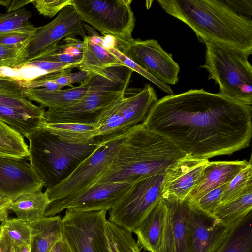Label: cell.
<instances>
[{
    "mask_svg": "<svg viewBox=\"0 0 252 252\" xmlns=\"http://www.w3.org/2000/svg\"><path fill=\"white\" fill-rule=\"evenodd\" d=\"M71 2L72 0H33L32 3L40 14L52 18Z\"/></svg>",
    "mask_w": 252,
    "mask_h": 252,
    "instance_id": "40",
    "label": "cell"
},
{
    "mask_svg": "<svg viewBox=\"0 0 252 252\" xmlns=\"http://www.w3.org/2000/svg\"><path fill=\"white\" fill-rule=\"evenodd\" d=\"M131 0H72L79 17L104 36L119 42L133 39L135 20Z\"/></svg>",
    "mask_w": 252,
    "mask_h": 252,
    "instance_id": "7",
    "label": "cell"
},
{
    "mask_svg": "<svg viewBox=\"0 0 252 252\" xmlns=\"http://www.w3.org/2000/svg\"><path fill=\"white\" fill-rule=\"evenodd\" d=\"M103 36L87 35L84 39L83 56L77 68L92 74H102L108 69L125 66L103 43Z\"/></svg>",
    "mask_w": 252,
    "mask_h": 252,
    "instance_id": "20",
    "label": "cell"
},
{
    "mask_svg": "<svg viewBox=\"0 0 252 252\" xmlns=\"http://www.w3.org/2000/svg\"><path fill=\"white\" fill-rule=\"evenodd\" d=\"M0 153L17 159L28 158L29 155L23 136L0 120Z\"/></svg>",
    "mask_w": 252,
    "mask_h": 252,
    "instance_id": "30",
    "label": "cell"
},
{
    "mask_svg": "<svg viewBox=\"0 0 252 252\" xmlns=\"http://www.w3.org/2000/svg\"><path fill=\"white\" fill-rule=\"evenodd\" d=\"M237 13L251 18L252 15V0H224Z\"/></svg>",
    "mask_w": 252,
    "mask_h": 252,
    "instance_id": "41",
    "label": "cell"
},
{
    "mask_svg": "<svg viewBox=\"0 0 252 252\" xmlns=\"http://www.w3.org/2000/svg\"><path fill=\"white\" fill-rule=\"evenodd\" d=\"M0 226L5 230L13 244H30L31 230L27 222L17 218H7Z\"/></svg>",
    "mask_w": 252,
    "mask_h": 252,
    "instance_id": "37",
    "label": "cell"
},
{
    "mask_svg": "<svg viewBox=\"0 0 252 252\" xmlns=\"http://www.w3.org/2000/svg\"><path fill=\"white\" fill-rule=\"evenodd\" d=\"M250 190H252L251 156L247 165L228 183L222 194L220 204L234 199Z\"/></svg>",
    "mask_w": 252,
    "mask_h": 252,
    "instance_id": "33",
    "label": "cell"
},
{
    "mask_svg": "<svg viewBox=\"0 0 252 252\" xmlns=\"http://www.w3.org/2000/svg\"><path fill=\"white\" fill-rule=\"evenodd\" d=\"M189 206L187 224L189 252H215L227 238L232 226L223 223L213 215Z\"/></svg>",
    "mask_w": 252,
    "mask_h": 252,
    "instance_id": "15",
    "label": "cell"
},
{
    "mask_svg": "<svg viewBox=\"0 0 252 252\" xmlns=\"http://www.w3.org/2000/svg\"><path fill=\"white\" fill-rule=\"evenodd\" d=\"M252 211V190L224 204H220L213 216L223 223L232 225Z\"/></svg>",
    "mask_w": 252,
    "mask_h": 252,
    "instance_id": "29",
    "label": "cell"
},
{
    "mask_svg": "<svg viewBox=\"0 0 252 252\" xmlns=\"http://www.w3.org/2000/svg\"><path fill=\"white\" fill-rule=\"evenodd\" d=\"M0 252H14L13 244L5 230L0 226Z\"/></svg>",
    "mask_w": 252,
    "mask_h": 252,
    "instance_id": "42",
    "label": "cell"
},
{
    "mask_svg": "<svg viewBox=\"0 0 252 252\" xmlns=\"http://www.w3.org/2000/svg\"><path fill=\"white\" fill-rule=\"evenodd\" d=\"M209 162L207 159L186 155L170 166L164 176L162 198L184 201Z\"/></svg>",
    "mask_w": 252,
    "mask_h": 252,
    "instance_id": "16",
    "label": "cell"
},
{
    "mask_svg": "<svg viewBox=\"0 0 252 252\" xmlns=\"http://www.w3.org/2000/svg\"><path fill=\"white\" fill-rule=\"evenodd\" d=\"M228 183L223 184L210 191L202 197L197 203L189 205L196 207L203 212L213 215L216 208L220 205L222 194Z\"/></svg>",
    "mask_w": 252,
    "mask_h": 252,
    "instance_id": "38",
    "label": "cell"
},
{
    "mask_svg": "<svg viewBox=\"0 0 252 252\" xmlns=\"http://www.w3.org/2000/svg\"><path fill=\"white\" fill-rule=\"evenodd\" d=\"M215 252H252V211L238 220Z\"/></svg>",
    "mask_w": 252,
    "mask_h": 252,
    "instance_id": "27",
    "label": "cell"
},
{
    "mask_svg": "<svg viewBox=\"0 0 252 252\" xmlns=\"http://www.w3.org/2000/svg\"><path fill=\"white\" fill-rule=\"evenodd\" d=\"M106 233L110 252H141L132 232L107 220Z\"/></svg>",
    "mask_w": 252,
    "mask_h": 252,
    "instance_id": "32",
    "label": "cell"
},
{
    "mask_svg": "<svg viewBox=\"0 0 252 252\" xmlns=\"http://www.w3.org/2000/svg\"><path fill=\"white\" fill-rule=\"evenodd\" d=\"M115 44L126 56L159 81L169 85L178 82V64L158 41L133 39L128 42H119L115 39Z\"/></svg>",
    "mask_w": 252,
    "mask_h": 252,
    "instance_id": "12",
    "label": "cell"
},
{
    "mask_svg": "<svg viewBox=\"0 0 252 252\" xmlns=\"http://www.w3.org/2000/svg\"><path fill=\"white\" fill-rule=\"evenodd\" d=\"M166 207L162 199L140 222L134 232L137 236V244L140 248L149 252H156L162 238Z\"/></svg>",
    "mask_w": 252,
    "mask_h": 252,
    "instance_id": "21",
    "label": "cell"
},
{
    "mask_svg": "<svg viewBox=\"0 0 252 252\" xmlns=\"http://www.w3.org/2000/svg\"><path fill=\"white\" fill-rule=\"evenodd\" d=\"M28 89L22 81L9 76L0 74V105L30 107L34 104L25 93Z\"/></svg>",
    "mask_w": 252,
    "mask_h": 252,
    "instance_id": "31",
    "label": "cell"
},
{
    "mask_svg": "<svg viewBox=\"0 0 252 252\" xmlns=\"http://www.w3.org/2000/svg\"><path fill=\"white\" fill-rule=\"evenodd\" d=\"M106 212L66 210L62 218L63 239L72 252H110Z\"/></svg>",
    "mask_w": 252,
    "mask_h": 252,
    "instance_id": "9",
    "label": "cell"
},
{
    "mask_svg": "<svg viewBox=\"0 0 252 252\" xmlns=\"http://www.w3.org/2000/svg\"><path fill=\"white\" fill-rule=\"evenodd\" d=\"M0 157H6V158H10V157L7 156H6L5 155H4V154H3L2 153H0Z\"/></svg>",
    "mask_w": 252,
    "mask_h": 252,
    "instance_id": "47",
    "label": "cell"
},
{
    "mask_svg": "<svg viewBox=\"0 0 252 252\" xmlns=\"http://www.w3.org/2000/svg\"><path fill=\"white\" fill-rule=\"evenodd\" d=\"M246 160L209 162L186 201L192 205L214 189L229 183L248 164Z\"/></svg>",
    "mask_w": 252,
    "mask_h": 252,
    "instance_id": "19",
    "label": "cell"
},
{
    "mask_svg": "<svg viewBox=\"0 0 252 252\" xmlns=\"http://www.w3.org/2000/svg\"><path fill=\"white\" fill-rule=\"evenodd\" d=\"M49 252H72L67 243L63 240L58 242Z\"/></svg>",
    "mask_w": 252,
    "mask_h": 252,
    "instance_id": "45",
    "label": "cell"
},
{
    "mask_svg": "<svg viewBox=\"0 0 252 252\" xmlns=\"http://www.w3.org/2000/svg\"><path fill=\"white\" fill-rule=\"evenodd\" d=\"M32 13L23 7L16 11L0 13V33L26 28L32 25Z\"/></svg>",
    "mask_w": 252,
    "mask_h": 252,
    "instance_id": "36",
    "label": "cell"
},
{
    "mask_svg": "<svg viewBox=\"0 0 252 252\" xmlns=\"http://www.w3.org/2000/svg\"><path fill=\"white\" fill-rule=\"evenodd\" d=\"M12 200L8 198L0 197V222H2L8 218L10 211L9 206Z\"/></svg>",
    "mask_w": 252,
    "mask_h": 252,
    "instance_id": "43",
    "label": "cell"
},
{
    "mask_svg": "<svg viewBox=\"0 0 252 252\" xmlns=\"http://www.w3.org/2000/svg\"><path fill=\"white\" fill-rule=\"evenodd\" d=\"M164 176H148L134 182L109 210L108 220L132 233L162 199Z\"/></svg>",
    "mask_w": 252,
    "mask_h": 252,
    "instance_id": "8",
    "label": "cell"
},
{
    "mask_svg": "<svg viewBox=\"0 0 252 252\" xmlns=\"http://www.w3.org/2000/svg\"><path fill=\"white\" fill-rule=\"evenodd\" d=\"M44 107L0 105V120L27 137L40 127Z\"/></svg>",
    "mask_w": 252,
    "mask_h": 252,
    "instance_id": "23",
    "label": "cell"
},
{
    "mask_svg": "<svg viewBox=\"0 0 252 252\" xmlns=\"http://www.w3.org/2000/svg\"><path fill=\"white\" fill-rule=\"evenodd\" d=\"M23 159L0 157V197L14 200L23 194L42 190V181Z\"/></svg>",
    "mask_w": 252,
    "mask_h": 252,
    "instance_id": "17",
    "label": "cell"
},
{
    "mask_svg": "<svg viewBox=\"0 0 252 252\" xmlns=\"http://www.w3.org/2000/svg\"><path fill=\"white\" fill-rule=\"evenodd\" d=\"M40 128L49 131L61 140L71 142L87 141L98 136V129L94 124L48 123L44 120Z\"/></svg>",
    "mask_w": 252,
    "mask_h": 252,
    "instance_id": "28",
    "label": "cell"
},
{
    "mask_svg": "<svg viewBox=\"0 0 252 252\" xmlns=\"http://www.w3.org/2000/svg\"><path fill=\"white\" fill-rule=\"evenodd\" d=\"M168 14L189 26L199 41L214 40L252 54V20L224 0H158Z\"/></svg>",
    "mask_w": 252,
    "mask_h": 252,
    "instance_id": "3",
    "label": "cell"
},
{
    "mask_svg": "<svg viewBox=\"0 0 252 252\" xmlns=\"http://www.w3.org/2000/svg\"><path fill=\"white\" fill-rule=\"evenodd\" d=\"M103 43L104 46L113 53L122 63L126 67L129 68L133 71H135L155 84L161 91L172 94L173 92L170 85L162 83L154 77L132 60L126 56L115 44V39L109 36H103Z\"/></svg>",
    "mask_w": 252,
    "mask_h": 252,
    "instance_id": "34",
    "label": "cell"
},
{
    "mask_svg": "<svg viewBox=\"0 0 252 252\" xmlns=\"http://www.w3.org/2000/svg\"><path fill=\"white\" fill-rule=\"evenodd\" d=\"M126 132L109 135L66 179L46 189L50 202L62 199L91 186L110 165L125 138Z\"/></svg>",
    "mask_w": 252,
    "mask_h": 252,
    "instance_id": "10",
    "label": "cell"
},
{
    "mask_svg": "<svg viewBox=\"0 0 252 252\" xmlns=\"http://www.w3.org/2000/svg\"><path fill=\"white\" fill-rule=\"evenodd\" d=\"M133 184H94L83 190L50 202L43 217L56 216L65 209L77 211L109 210L121 199Z\"/></svg>",
    "mask_w": 252,
    "mask_h": 252,
    "instance_id": "13",
    "label": "cell"
},
{
    "mask_svg": "<svg viewBox=\"0 0 252 252\" xmlns=\"http://www.w3.org/2000/svg\"><path fill=\"white\" fill-rule=\"evenodd\" d=\"M31 230V252H49L63 240L62 218L43 217L29 223Z\"/></svg>",
    "mask_w": 252,
    "mask_h": 252,
    "instance_id": "24",
    "label": "cell"
},
{
    "mask_svg": "<svg viewBox=\"0 0 252 252\" xmlns=\"http://www.w3.org/2000/svg\"><path fill=\"white\" fill-rule=\"evenodd\" d=\"M162 198L166 213L161 242L156 252H189L187 224L190 206L186 201Z\"/></svg>",
    "mask_w": 252,
    "mask_h": 252,
    "instance_id": "18",
    "label": "cell"
},
{
    "mask_svg": "<svg viewBox=\"0 0 252 252\" xmlns=\"http://www.w3.org/2000/svg\"><path fill=\"white\" fill-rule=\"evenodd\" d=\"M203 43L205 61L200 67L207 71L208 79L218 84V94L252 107V67L248 60L249 55L214 40Z\"/></svg>",
    "mask_w": 252,
    "mask_h": 252,
    "instance_id": "6",
    "label": "cell"
},
{
    "mask_svg": "<svg viewBox=\"0 0 252 252\" xmlns=\"http://www.w3.org/2000/svg\"><path fill=\"white\" fill-rule=\"evenodd\" d=\"M14 252H31L30 244H13Z\"/></svg>",
    "mask_w": 252,
    "mask_h": 252,
    "instance_id": "46",
    "label": "cell"
},
{
    "mask_svg": "<svg viewBox=\"0 0 252 252\" xmlns=\"http://www.w3.org/2000/svg\"><path fill=\"white\" fill-rule=\"evenodd\" d=\"M90 79V78H89ZM89 79L85 84L66 89L51 90L44 88L27 89L25 93L30 101H34L48 109H62L80 100L87 93Z\"/></svg>",
    "mask_w": 252,
    "mask_h": 252,
    "instance_id": "22",
    "label": "cell"
},
{
    "mask_svg": "<svg viewBox=\"0 0 252 252\" xmlns=\"http://www.w3.org/2000/svg\"><path fill=\"white\" fill-rule=\"evenodd\" d=\"M33 0H11L9 4L6 8L7 12L18 10L24 7L26 5L32 3Z\"/></svg>",
    "mask_w": 252,
    "mask_h": 252,
    "instance_id": "44",
    "label": "cell"
},
{
    "mask_svg": "<svg viewBox=\"0 0 252 252\" xmlns=\"http://www.w3.org/2000/svg\"><path fill=\"white\" fill-rule=\"evenodd\" d=\"M252 107L203 89L166 95L142 123L187 155L207 159L249 145Z\"/></svg>",
    "mask_w": 252,
    "mask_h": 252,
    "instance_id": "1",
    "label": "cell"
},
{
    "mask_svg": "<svg viewBox=\"0 0 252 252\" xmlns=\"http://www.w3.org/2000/svg\"><path fill=\"white\" fill-rule=\"evenodd\" d=\"M29 43L8 45L0 44V68H20L28 61Z\"/></svg>",
    "mask_w": 252,
    "mask_h": 252,
    "instance_id": "35",
    "label": "cell"
},
{
    "mask_svg": "<svg viewBox=\"0 0 252 252\" xmlns=\"http://www.w3.org/2000/svg\"><path fill=\"white\" fill-rule=\"evenodd\" d=\"M133 71L126 66L111 67L102 74H92L86 94L67 107L48 109L43 115L48 123H79L95 125L103 111L125 97Z\"/></svg>",
    "mask_w": 252,
    "mask_h": 252,
    "instance_id": "5",
    "label": "cell"
},
{
    "mask_svg": "<svg viewBox=\"0 0 252 252\" xmlns=\"http://www.w3.org/2000/svg\"><path fill=\"white\" fill-rule=\"evenodd\" d=\"M83 48V40L75 37H66L30 62L44 61L78 65L82 58Z\"/></svg>",
    "mask_w": 252,
    "mask_h": 252,
    "instance_id": "26",
    "label": "cell"
},
{
    "mask_svg": "<svg viewBox=\"0 0 252 252\" xmlns=\"http://www.w3.org/2000/svg\"><path fill=\"white\" fill-rule=\"evenodd\" d=\"M87 36L83 22L72 5L64 7L48 24L39 27L32 37L27 49L28 61L66 37Z\"/></svg>",
    "mask_w": 252,
    "mask_h": 252,
    "instance_id": "14",
    "label": "cell"
},
{
    "mask_svg": "<svg viewBox=\"0 0 252 252\" xmlns=\"http://www.w3.org/2000/svg\"><path fill=\"white\" fill-rule=\"evenodd\" d=\"M157 100L154 88L147 84L135 94L115 102L103 111L95 124L98 136L126 132L142 123Z\"/></svg>",
    "mask_w": 252,
    "mask_h": 252,
    "instance_id": "11",
    "label": "cell"
},
{
    "mask_svg": "<svg viewBox=\"0 0 252 252\" xmlns=\"http://www.w3.org/2000/svg\"><path fill=\"white\" fill-rule=\"evenodd\" d=\"M39 28L32 25L26 28L0 33V44L13 45L30 43Z\"/></svg>",
    "mask_w": 252,
    "mask_h": 252,
    "instance_id": "39",
    "label": "cell"
},
{
    "mask_svg": "<svg viewBox=\"0 0 252 252\" xmlns=\"http://www.w3.org/2000/svg\"><path fill=\"white\" fill-rule=\"evenodd\" d=\"M108 136L71 142L39 128L26 137L30 143L28 159L44 187L51 188L66 179Z\"/></svg>",
    "mask_w": 252,
    "mask_h": 252,
    "instance_id": "4",
    "label": "cell"
},
{
    "mask_svg": "<svg viewBox=\"0 0 252 252\" xmlns=\"http://www.w3.org/2000/svg\"><path fill=\"white\" fill-rule=\"evenodd\" d=\"M186 155L170 140L141 123L127 131L111 163L93 184H132L148 176L164 174Z\"/></svg>",
    "mask_w": 252,
    "mask_h": 252,
    "instance_id": "2",
    "label": "cell"
},
{
    "mask_svg": "<svg viewBox=\"0 0 252 252\" xmlns=\"http://www.w3.org/2000/svg\"><path fill=\"white\" fill-rule=\"evenodd\" d=\"M50 203L46 192L37 190L23 194L13 200L9 209L17 218L30 223L43 217Z\"/></svg>",
    "mask_w": 252,
    "mask_h": 252,
    "instance_id": "25",
    "label": "cell"
}]
</instances>
